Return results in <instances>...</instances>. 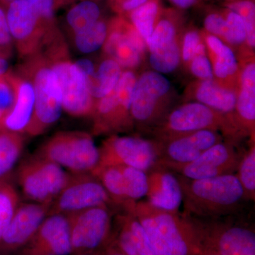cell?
Wrapping results in <instances>:
<instances>
[{"label": "cell", "instance_id": "6da1fadb", "mask_svg": "<svg viewBox=\"0 0 255 255\" xmlns=\"http://www.w3.org/2000/svg\"><path fill=\"white\" fill-rule=\"evenodd\" d=\"M131 214L141 224L156 255L200 253L194 226L186 215L158 209L146 200L137 201Z\"/></svg>", "mask_w": 255, "mask_h": 255}, {"label": "cell", "instance_id": "7a4b0ae2", "mask_svg": "<svg viewBox=\"0 0 255 255\" xmlns=\"http://www.w3.org/2000/svg\"><path fill=\"white\" fill-rule=\"evenodd\" d=\"M177 175L186 216L212 219L237 215L247 201L236 174L196 180Z\"/></svg>", "mask_w": 255, "mask_h": 255}, {"label": "cell", "instance_id": "3957f363", "mask_svg": "<svg viewBox=\"0 0 255 255\" xmlns=\"http://www.w3.org/2000/svg\"><path fill=\"white\" fill-rule=\"evenodd\" d=\"M25 60L19 74L31 82L35 97L33 115L25 132L37 136L59 120L63 110L62 95L56 75L44 55L38 53Z\"/></svg>", "mask_w": 255, "mask_h": 255}, {"label": "cell", "instance_id": "277c9868", "mask_svg": "<svg viewBox=\"0 0 255 255\" xmlns=\"http://www.w3.org/2000/svg\"><path fill=\"white\" fill-rule=\"evenodd\" d=\"M237 215L212 219L187 216L195 230L199 251L221 255H255L254 225L236 217Z\"/></svg>", "mask_w": 255, "mask_h": 255}, {"label": "cell", "instance_id": "5b68a950", "mask_svg": "<svg viewBox=\"0 0 255 255\" xmlns=\"http://www.w3.org/2000/svg\"><path fill=\"white\" fill-rule=\"evenodd\" d=\"M56 75L61 92L63 110L74 117L92 116L95 102L85 75L70 60L63 39L55 42L41 52Z\"/></svg>", "mask_w": 255, "mask_h": 255}, {"label": "cell", "instance_id": "8992f818", "mask_svg": "<svg viewBox=\"0 0 255 255\" xmlns=\"http://www.w3.org/2000/svg\"><path fill=\"white\" fill-rule=\"evenodd\" d=\"M36 155L65 167L71 174L92 173L100 160V149L92 135L82 131L57 132Z\"/></svg>", "mask_w": 255, "mask_h": 255}, {"label": "cell", "instance_id": "52a82bcc", "mask_svg": "<svg viewBox=\"0 0 255 255\" xmlns=\"http://www.w3.org/2000/svg\"><path fill=\"white\" fill-rule=\"evenodd\" d=\"M71 173L60 165L38 156L20 167L18 182L23 196L31 202L51 205L68 184Z\"/></svg>", "mask_w": 255, "mask_h": 255}, {"label": "cell", "instance_id": "ba28073f", "mask_svg": "<svg viewBox=\"0 0 255 255\" xmlns=\"http://www.w3.org/2000/svg\"><path fill=\"white\" fill-rule=\"evenodd\" d=\"M68 216L72 254L104 251L108 246L113 228L112 208L95 206Z\"/></svg>", "mask_w": 255, "mask_h": 255}, {"label": "cell", "instance_id": "9c48e42d", "mask_svg": "<svg viewBox=\"0 0 255 255\" xmlns=\"http://www.w3.org/2000/svg\"><path fill=\"white\" fill-rule=\"evenodd\" d=\"M115 207L100 181L91 173L71 174L65 188L50 205V214L70 215L95 206Z\"/></svg>", "mask_w": 255, "mask_h": 255}, {"label": "cell", "instance_id": "30bf717a", "mask_svg": "<svg viewBox=\"0 0 255 255\" xmlns=\"http://www.w3.org/2000/svg\"><path fill=\"white\" fill-rule=\"evenodd\" d=\"M99 149L98 167L129 166L147 173L158 165L155 142L141 137L114 135L105 140Z\"/></svg>", "mask_w": 255, "mask_h": 255}, {"label": "cell", "instance_id": "8fae6325", "mask_svg": "<svg viewBox=\"0 0 255 255\" xmlns=\"http://www.w3.org/2000/svg\"><path fill=\"white\" fill-rule=\"evenodd\" d=\"M6 16L20 56L26 59L41 53L48 43V38L28 0L10 2Z\"/></svg>", "mask_w": 255, "mask_h": 255}, {"label": "cell", "instance_id": "7c38bea8", "mask_svg": "<svg viewBox=\"0 0 255 255\" xmlns=\"http://www.w3.org/2000/svg\"><path fill=\"white\" fill-rule=\"evenodd\" d=\"M222 141V137L211 129L159 139L155 141L158 165L164 167L182 165L198 158L206 150Z\"/></svg>", "mask_w": 255, "mask_h": 255}, {"label": "cell", "instance_id": "4fadbf2b", "mask_svg": "<svg viewBox=\"0 0 255 255\" xmlns=\"http://www.w3.org/2000/svg\"><path fill=\"white\" fill-rule=\"evenodd\" d=\"M241 157L231 144L221 141L192 162L165 168L189 179H209L236 174Z\"/></svg>", "mask_w": 255, "mask_h": 255}, {"label": "cell", "instance_id": "5bb4252c", "mask_svg": "<svg viewBox=\"0 0 255 255\" xmlns=\"http://www.w3.org/2000/svg\"><path fill=\"white\" fill-rule=\"evenodd\" d=\"M227 127V121L222 114L215 112L199 102H189L171 112L162 125L160 139L184 135L190 132L222 127Z\"/></svg>", "mask_w": 255, "mask_h": 255}, {"label": "cell", "instance_id": "9a60e30c", "mask_svg": "<svg viewBox=\"0 0 255 255\" xmlns=\"http://www.w3.org/2000/svg\"><path fill=\"white\" fill-rule=\"evenodd\" d=\"M108 27V35L103 46L105 54L122 68H136L147 48L145 40L131 23L123 18H114Z\"/></svg>", "mask_w": 255, "mask_h": 255}, {"label": "cell", "instance_id": "2e32d148", "mask_svg": "<svg viewBox=\"0 0 255 255\" xmlns=\"http://www.w3.org/2000/svg\"><path fill=\"white\" fill-rule=\"evenodd\" d=\"M171 84L162 74L147 71L137 79L134 90L130 116L140 124L150 122L159 112V102L169 91Z\"/></svg>", "mask_w": 255, "mask_h": 255}, {"label": "cell", "instance_id": "e0dca14e", "mask_svg": "<svg viewBox=\"0 0 255 255\" xmlns=\"http://www.w3.org/2000/svg\"><path fill=\"white\" fill-rule=\"evenodd\" d=\"M28 243L27 255L72 254L69 216L61 214L47 215Z\"/></svg>", "mask_w": 255, "mask_h": 255}, {"label": "cell", "instance_id": "ac0fdd59", "mask_svg": "<svg viewBox=\"0 0 255 255\" xmlns=\"http://www.w3.org/2000/svg\"><path fill=\"white\" fill-rule=\"evenodd\" d=\"M50 207L35 202L19 204L1 238L5 246L16 248L29 243L48 214Z\"/></svg>", "mask_w": 255, "mask_h": 255}, {"label": "cell", "instance_id": "d6986e66", "mask_svg": "<svg viewBox=\"0 0 255 255\" xmlns=\"http://www.w3.org/2000/svg\"><path fill=\"white\" fill-rule=\"evenodd\" d=\"M146 201L156 208L178 212L182 204V191L177 174L157 165L147 172Z\"/></svg>", "mask_w": 255, "mask_h": 255}, {"label": "cell", "instance_id": "ffe728a7", "mask_svg": "<svg viewBox=\"0 0 255 255\" xmlns=\"http://www.w3.org/2000/svg\"><path fill=\"white\" fill-rule=\"evenodd\" d=\"M18 77L17 97L12 110L1 122L0 131L21 134L26 131L34 109L35 97L31 82L21 74Z\"/></svg>", "mask_w": 255, "mask_h": 255}, {"label": "cell", "instance_id": "44dd1931", "mask_svg": "<svg viewBox=\"0 0 255 255\" xmlns=\"http://www.w3.org/2000/svg\"><path fill=\"white\" fill-rule=\"evenodd\" d=\"M236 110L245 127L254 130L255 121V64L248 63L241 78V91L237 96Z\"/></svg>", "mask_w": 255, "mask_h": 255}, {"label": "cell", "instance_id": "7402d4cb", "mask_svg": "<svg viewBox=\"0 0 255 255\" xmlns=\"http://www.w3.org/2000/svg\"><path fill=\"white\" fill-rule=\"evenodd\" d=\"M198 102L222 114L232 113L236 110L237 95L232 90L223 88L212 80L201 82L196 92Z\"/></svg>", "mask_w": 255, "mask_h": 255}, {"label": "cell", "instance_id": "603a6c76", "mask_svg": "<svg viewBox=\"0 0 255 255\" xmlns=\"http://www.w3.org/2000/svg\"><path fill=\"white\" fill-rule=\"evenodd\" d=\"M122 68L110 58L102 60L96 68L93 78L88 82L89 88L94 100H98L113 90L122 76Z\"/></svg>", "mask_w": 255, "mask_h": 255}, {"label": "cell", "instance_id": "cb8c5ba5", "mask_svg": "<svg viewBox=\"0 0 255 255\" xmlns=\"http://www.w3.org/2000/svg\"><path fill=\"white\" fill-rule=\"evenodd\" d=\"M206 44L215 56L212 65L214 75L218 78L226 79L237 72L236 55L219 37L209 35L206 37Z\"/></svg>", "mask_w": 255, "mask_h": 255}, {"label": "cell", "instance_id": "d4e9b609", "mask_svg": "<svg viewBox=\"0 0 255 255\" xmlns=\"http://www.w3.org/2000/svg\"><path fill=\"white\" fill-rule=\"evenodd\" d=\"M24 148V138L16 132L0 131V179L13 169Z\"/></svg>", "mask_w": 255, "mask_h": 255}, {"label": "cell", "instance_id": "484cf974", "mask_svg": "<svg viewBox=\"0 0 255 255\" xmlns=\"http://www.w3.org/2000/svg\"><path fill=\"white\" fill-rule=\"evenodd\" d=\"M108 26L103 19L98 20L90 27L74 33L73 42L75 48L84 54L94 53L105 44Z\"/></svg>", "mask_w": 255, "mask_h": 255}, {"label": "cell", "instance_id": "4316f807", "mask_svg": "<svg viewBox=\"0 0 255 255\" xmlns=\"http://www.w3.org/2000/svg\"><path fill=\"white\" fill-rule=\"evenodd\" d=\"M160 13L158 0H148L128 13L132 26L145 40L148 41Z\"/></svg>", "mask_w": 255, "mask_h": 255}, {"label": "cell", "instance_id": "83f0119b", "mask_svg": "<svg viewBox=\"0 0 255 255\" xmlns=\"http://www.w3.org/2000/svg\"><path fill=\"white\" fill-rule=\"evenodd\" d=\"M98 5L92 0H84L75 4L66 16V21L73 33L83 31L100 19Z\"/></svg>", "mask_w": 255, "mask_h": 255}, {"label": "cell", "instance_id": "f1b7e54d", "mask_svg": "<svg viewBox=\"0 0 255 255\" xmlns=\"http://www.w3.org/2000/svg\"><path fill=\"white\" fill-rule=\"evenodd\" d=\"M236 175L241 183L245 199L254 201L255 199V147L252 145L241 156Z\"/></svg>", "mask_w": 255, "mask_h": 255}, {"label": "cell", "instance_id": "f546056e", "mask_svg": "<svg viewBox=\"0 0 255 255\" xmlns=\"http://www.w3.org/2000/svg\"><path fill=\"white\" fill-rule=\"evenodd\" d=\"M181 52L177 41L150 52L149 61L154 71L162 74L172 73L180 62Z\"/></svg>", "mask_w": 255, "mask_h": 255}, {"label": "cell", "instance_id": "4dcf8cb0", "mask_svg": "<svg viewBox=\"0 0 255 255\" xmlns=\"http://www.w3.org/2000/svg\"><path fill=\"white\" fill-rule=\"evenodd\" d=\"M123 174L128 199L132 204L142 200L147 191V173L141 169L119 165Z\"/></svg>", "mask_w": 255, "mask_h": 255}, {"label": "cell", "instance_id": "1f68e13d", "mask_svg": "<svg viewBox=\"0 0 255 255\" xmlns=\"http://www.w3.org/2000/svg\"><path fill=\"white\" fill-rule=\"evenodd\" d=\"M55 0H28L32 9L46 32L48 43L61 36L55 24L54 18Z\"/></svg>", "mask_w": 255, "mask_h": 255}, {"label": "cell", "instance_id": "d6a6232c", "mask_svg": "<svg viewBox=\"0 0 255 255\" xmlns=\"http://www.w3.org/2000/svg\"><path fill=\"white\" fill-rule=\"evenodd\" d=\"M19 205V196L12 186L0 184V239Z\"/></svg>", "mask_w": 255, "mask_h": 255}, {"label": "cell", "instance_id": "836d02e7", "mask_svg": "<svg viewBox=\"0 0 255 255\" xmlns=\"http://www.w3.org/2000/svg\"><path fill=\"white\" fill-rule=\"evenodd\" d=\"M17 73H6L0 76V122L12 110L17 97Z\"/></svg>", "mask_w": 255, "mask_h": 255}, {"label": "cell", "instance_id": "e575fe53", "mask_svg": "<svg viewBox=\"0 0 255 255\" xmlns=\"http://www.w3.org/2000/svg\"><path fill=\"white\" fill-rule=\"evenodd\" d=\"M228 9L237 13L244 21L248 46H255V4L253 0H237L227 5Z\"/></svg>", "mask_w": 255, "mask_h": 255}, {"label": "cell", "instance_id": "d590c367", "mask_svg": "<svg viewBox=\"0 0 255 255\" xmlns=\"http://www.w3.org/2000/svg\"><path fill=\"white\" fill-rule=\"evenodd\" d=\"M176 41V27L172 20L164 18L156 23L153 31L146 42L149 51L159 49Z\"/></svg>", "mask_w": 255, "mask_h": 255}, {"label": "cell", "instance_id": "8d00e7d4", "mask_svg": "<svg viewBox=\"0 0 255 255\" xmlns=\"http://www.w3.org/2000/svg\"><path fill=\"white\" fill-rule=\"evenodd\" d=\"M224 16L226 20V29L223 38L231 44L239 45L244 43L246 40V29L241 16L228 9Z\"/></svg>", "mask_w": 255, "mask_h": 255}, {"label": "cell", "instance_id": "74e56055", "mask_svg": "<svg viewBox=\"0 0 255 255\" xmlns=\"http://www.w3.org/2000/svg\"><path fill=\"white\" fill-rule=\"evenodd\" d=\"M191 73L202 81L212 80L214 78L212 64L206 56L205 45L201 43L196 50L195 56L191 60Z\"/></svg>", "mask_w": 255, "mask_h": 255}, {"label": "cell", "instance_id": "f35d334b", "mask_svg": "<svg viewBox=\"0 0 255 255\" xmlns=\"http://www.w3.org/2000/svg\"><path fill=\"white\" fill-rule=\"evenodd\" d=\"M12 38L10 33L6 13L0 6V56L7 58L11 54Z\"/></svg>", "mask_w": 255, "mask_h": 255}, {"label": "cell", "instance_id": "ab89813d", "mask_svg": "<svg viewBox=\"0 0 255 255\" xmlns=\"http://www.w3.org/2000/svg\"><path fill=\"white\" fill-rule=\"evenodd\" d=\"M204 28L210 34L223 38L226 29V20L224 15L211 13L204 19Z\"/></svg>", "mask_w": 255, "mask_h": 255}, {"label": "cell", "instance_id": "60d3db41", "mask_svg": "<svg viewBox=\"0 0 255 255\" xmlns=\"http://www.w3.org/2000/svg\"><path fill=\"white\" fill-rule=\"evenodd\" d=\"M201 43L200 35L197 31H190L186 33L182 50V57L184 61L189 62L192 60Z\"/></svg>", "mask_w": 255, "mask_h": 255}, {"label": "cell", "instance_id": "b9f144b4", "mask_svg": "<svg viewBox=\"0 0 255 255\" xmlns=\"http://www.w3.org/2000/svg\"><path fill=\"white\" fill-rule=\"evenodd\" d=\"M147 1L148 0H111V3L118 12L130 13Z\"/></svg>", "mask_w": 255, "mask_h": 255}, {"label": "cell", "instance_id": "7bdbcfd3", "mask_svg": "<svg viewBox=\"0 0 255 255\" xmlns=\"http://www.w3.org/2000/svg\"><path fill=\"white\" fill-rule=\"evenodd\" d=\"M75 64L86 77L87 82L93 78L96 72V67L92 60L84 58L79 60Z\"/></svg>", "mask_w": 255, "mask_h": 255}, {"label": "cell", "instance_id": "ee69618b", "mask_svg": "<svg viewBox=\"0 0 255 255\" xmlns=\"http://www.w3.org/2000/svg\"><path fill=\"white\" fill-rule=\"evenodd\" d=\"M199 0H169L172 4L179 9H189L191 6H194Z\"/></svg>", "mask_w": 255, "mask_h": 255}, {"label": "cell", "instance_id": "f6af8a7d", "mask_svg": "<svg viewBox=\"0 0 255 255\" xmlns=\"http://www.w3.org/2000/svg\"><path fill=\"white\" fill-rule=\"evenodd\" d=\"M102 255H126L124 253L116 248L115 247L108 246L105 248Z\"/></svg>", "mask_w": 255, "mask_h": 255}, {"label": "cell", "instance_id": "bcb514c9", "mask_svg": "<svg viewBox=\"0 0 255 255\" xmlns=\"http://www.w3.org/2000/svg\"><path fill=\"white\" fill-rule=\"evenodd\" d=\"M6 59L7 58L0 56V76L6 74L9 69V63Z\"/></svg>", "mask_w": 255, "mask_h": 255}, {"label": "cell", "instance_id": "7dc6e473", "mask_svg": "<svg viewBox=\"0 0 255 255\" xmlns=\"http://www.w3.org/2000/svg\"><path fill=\"white\" fill-rule=\"evenodd\" d=\"M71 0H55L54 6L55 9L58 8V6H63L64 4H68Z\"/></svg>", "mask_w": 255, "mask_h": 255}, {"label": "cell", "instance_id": "c3c4849f", "mask_svg": "<svg viewBox=\"0 0 255 255\" xmlns=\"http://www.w3.org/2000/svg\"><path fill=\"white\" fill-rule=\"evenodd\" d=\"M105 251V250H104ZM104 251L91 252V253H82L76 255H103Z\"/></svg>", "mask_w": 255, "mask_h": 255}, {"label": "cell", "instance_id": "681fc988", "mask_svg": "<svg viewBox=\"0 0 255 255\" xmlns=\"http://www.w3.org/2000/svg\"><path fill=\"white\" fill-rule=\"evenodd\" d=\"M198 255H221L218 254V253H214V252L211 251H201Z\"/></svg>", "mask_w": 255, "mask_h": 255}, {"label": "cell", "instance_id": "f907efd6", "mask_svg": "<svg viewBox=\"0 0 255 255\" xmlns=\"http://www.w3.org/2000/svg\"><path fill=\"white\" fill-rule=\"evenodd\" d=\"M2 2L5 3V4H9L10 2H11V1H15V0H1Z\"/></svg>", "mask_w": 255, "mask_h": 255}, {"label": "cell", "instance_id": "816d5d0a", "mask_svg": "<svg viewBox=\"0 0 255 255\" xmlns=\"http://www.w3.org/2000/svg\"><path fill=\"white\" fill-rule=\"evenodd\" d=\"M237 1V0H233V1Z\"/></svg>", "mask_w": 255, "mask_h": 255}]
</instances>
